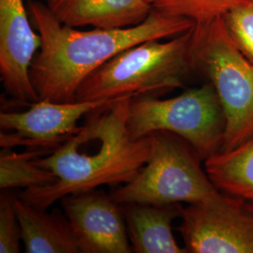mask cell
I'll use <instances>...</instances> for the list:
<instances>
[{"mask_svg": "<svg viewBox=\"0 0 253 253\" xmlns=\"http://www.w3.org/2000/svg\"><path fill=\"white\" fill-rule=\"evenodd\" d=\"M42 46L30 67V77L40 100L76 101V92L89 74L120 52L152 40L171 39L194 27L190 19L152 9L137 26L79 30L61 24L45 3L27 2Z\"/></svg>", "mask_w": 253, "mask_h": 253, "instance_id": "1", "label": "cell"}, {"mask_svg": "<svg viewBox=\"0 0 253 253\" xmlns=\"http://www.w3.org/2000/svg\"><path fill=\"white\" fill-rule=\"evenodd\" d=\"M124 97L93 110L78 130L46 158L35 163L53 172L56 181L29 188L20 198L46 210L56 201L100 186L133 180L150 155L149 136L133 140L126 127L129 101Z\"/></svg>", "mask_w": 253, "mask_h": 253, "instance_id": "2", "label": "cell"}, {"mask_svg": "<svg viewBox=\"0 0 253 253\" xmlns=\"http://www.w3.org/2000/svg\"><path fill=\"white\" fill-rule=\"evenodd\" d=\"M192 27L167 42L152 40L127 48L89 74L76 92L78 101L152 96L182 87L195 71Z\"/></svg>", "mask_w": 253, "mask_h": 253, "instance_id": "3", "label": "cell"}, {"mask_svg": "<svg viewBox=\"0 0 253 253\" xmlns=\"http://www.w3.org/2000/svg\"><path fill=\"white\" fill-rule=\"evenodd\" d=\"M195 71L213 85L225 117L221 151H230L253 137V63L227 29L223 17L193 28Z\"/></svg>", "mask_w": 253, "mask_h": 253, "instance_id": "4", "label": "cell"}, {"mask_svg": "<svg viewBox=\"0 0 253 253\" xmlns=\"http://www.w3.org/2000/svg\"><path fill=\"white\" fill-rule=\"evenodd\" d=\"M126 127L133 140L158 130L180 136L206 161L221 151L225 117L216 91L208 82L167 100L152 96L132 97Z\"/></svg>", "mask_w": 253, "mask_h": 253, "instance_id": "5", "label": "cell"}, {"mask_svg": "<svg viewBox=\"0 0 253 253\" xmlns=\"http://www.w3.org/2000/svg\"><path fill=\"white\" fill-rule=\"evenodd\" d=\"M148 136L149 159L133 180L110 194L117 203L192 204L218 191L203 169V160L185 139L164 130Z\"/></svg>", "mask_w": 253, "mask_h": 253, "instance_id": "6", "label": "cell"}, {"mask_svg": "<svg viewBox=\"0 0 253 253\" xmlns=\"http://www.w3.org/2000/svg\"><path fill=\"white\" fill-rule=\"evenodd\" d=\"M178 232L187 253H253V203L218 190L184 208Z\"/></svg>", "mask_w": 253, "mask_h": 253, "instance_id": "7", "label": "cell"}, {"mask_svg": "<svg viewBox=\"0 0 253 253\" xmlns=\"http://www.w3.org/2000/svg\"><path fill=\"white\" fill-rule=\"evenodd\" d=\"M114 100H39L25 112H2L0 145L7 148L27 146L31 149L54 150L78 130L77 122L83 117Z\"/></svg>", "mask_w": 253, "mask_h": 253, "instance_id": "8", "label": "cell"}, {"mask_svg": "<svg viewBox=\"0 0 253 253\" xmlns=\"http://www.w3.org/2000/svg\"><path fill=\"white\" fill-rule=\"evenodd\" d=\"M27 9L24 0H0V78L7 94L21 106L40 100L30 67L42 38L34 31Z\"/></svg>", "mask_w": 253, "mask_h": 253, "instance_id": "9", "label": "cell"}, {"mask_svg": "<svg viewBox=\"0 0 253 253\" xmlns=\"http://www.w3.org/2000/svg\"><path fill=\"white\" fill-rule=\"evenodd\" d=\"M60 201L81 253H133L123 208L111 195L92 190Z\"/></svg>", "mask_w": 253, "mask_h": 253, "instance_id": "10", "label": "cell"}, {"mask_svg": "<svg viewBox=\"0 0 253 253\" xmlns=\"http://www.w3.org/2000/svg\"><path fill=\"white\" fill-rule=\"evenodd\" d=\"M45 4L65 26L103 29L137 26L153 9L146 0H46Z\"/></svg>", "mask_w": 253, "mask_h": 253, "instance_id": "11", "label": "cell"}, {"mask_svg": "<svg viewBox=\"0 0 253 253\" xmlns=\"http://www.w3.org/2000/svg\"><path fill=\"white\" fill-rule=\"evenodd\" d=\"M133 253H187L172 235V222L182 217V204L121 205Z\"/></svg>", "mask_w": 253, "mask_h": 253, "instance_id": "12", "label": "cell"}, {"mask_svg": "<svg viewBox=\"0 0 253 253\" xmlns=\"http://www.w3.org/2000/svg\"><path fill=\"white\" fill-rule=\"evenodd\" d=\"M21 237L27 253H81L71 224L64 217L14 198Z\"/></svg>", "mask_w": 253, "mask_h": 253, "instance_id": "13", "label": "cell"}, {"mask_svg": "<svg viewBox=\"0 0 253 253\" xmlns=\"http://www.w3.org/2000/svg\"><path fill=\"white\" fill-rule=\"evenodd\" d=\"M205 169L217 190L253 203V137L230 151L210 156Z\"/></svg>", "mask_w": 253, "mask_h": 253, "instance_id": "14", "label": "cell"}, {"mask_svg": "<svg viewBox=\"0 0 253 253\" xmlns=\"http://www.w3.org/2000/svg\"><path fill=\"white\" fill-rule=\"evenodd\" d=\"M46 150L32 149L17 153L11 148L3 147L0 152V188L9 190L15 188H36L54 183V173L39 166L35 160Z\"/></svg>", "mask_w": 253, "mask_h": 253, "instance_id": "15", "label": "cell"}, {"mask_svg": "<svg viewBox=\"0 0 253 253\" xmlns=\"http://www.w3.org/2000/svg\"><path fill=\"white\" fill-rule=\"evenodd\" d=\"M240 0H157L154 9L168 15L190 19L194 27H206L232 9Z\"/></svg>", "mask_w": 253, "mask_h": 253, "instance_id": "16", "label": "cell"}, {"mask_svg": "<svg viewBox=\"0 0 253 253\" xmlns=\"http://www.w3.org/2000/svg\"><path fill=\"white\" fill-rule=\"evenodd\" d=\"M223 19L235 44L253 63V0H240Z\"/></svg>", "mask_w": 253, "mask_h": 253, "instance_id": "17", "label": "cell"}, {"mask_svg": "<svg viewBox=\"0 0 253 253\" xmlns=\"http://www.w3.org/2000/svg\"><path fill=\"white\" fill-rule=\"evenodd\" d=\"M14 196L7 190L0 197V253H20L21 227L14 206Z\"/></svg>", "mask_w": 253, "mask_h": 253, "instance_id": "18", "label": "cell"}, {"mask_svg": "<svg viewBox=\"0 0 253 253\" xmlns=\"http://www.w3.org/2000/svg\"><path fill=\"white\" fill-rule=\"evenodd\" d=\"M149 4H151V5H153L154 3L157 1V0H146Z\"/></svg>", "mask_w": 253, "mask_h": 253, "instance_id": "19", "label": "cell"}]
</instances>
